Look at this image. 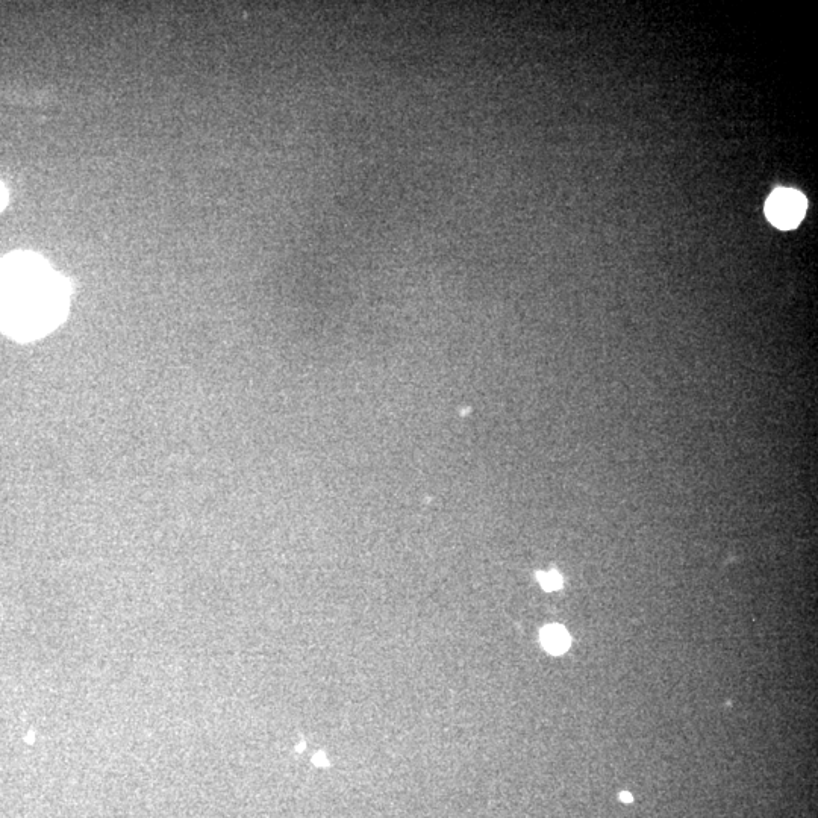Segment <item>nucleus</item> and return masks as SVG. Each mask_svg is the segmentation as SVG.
Instances as JSON below:
<instances>
[{
  "mask_svg": "<svg viewBox=\"0 0 818 818\" xmlns=\"http://www.w3.org/2000/svg\"><path fill=\"white\" fill-rule=\"evenodd\" d=\"M70 288L44 258L16 252L0 260V331L32 341L67 316Z\"/></svg>",
  "mask_w": 818,
  "mask_h": 818,
  "instance_id": "1",
  "label": "nucleus"
},
{
  "mask_svg": "<svg viewBox=\"0 0 818 818\" xmlns=\"http://www.w3.org/2000/svg\"><path fill=\"white\" fill-rule=\"evenodd\" d=\"M806 199L799 191L778 188L765 203L767 219L779 229H793L805 216Z\"/></svg>",
  "mask_w": 818,
  "mask_h": 818,
  "instance_id": "2",
  "label": "nucleus"
},
{
  "mask_svg": "<svg viewBox=\"0 0 818 818\" xmlns=\"http://www.w3.org/2000/svg\"><path fill=\"white\" fill-rule=\"evenodd\" d=\"M541 643L547 652L552 655H561L569 650L570 635L564 626L549 625L541 631Z\"/></svg>",
  "mask_w": 818,
  "mask_h": 818,
  "instance_id": "3",
  "label": "nucleus"
},
{
  "mask_svg": "<svg viewBox=\"0 0 818 818\" xmlns=\"http://www.w3.org/2000/svg\"><path fill=\"white\" fill-rule=\"evenodd\" d=\"M537 578L541 587L546 591H556L562 587V576L555 570H552V572H538Z\"/></svg>",
  "mask_w": 818,
  "mask_h": 818,
  "instance_id": "4",
  "label": "nucleus"
},
{
  "mask_svg": "<svg viewBox=\"0 0 818 818\" xmlns=\"http://www.w3.org/2000/svg\"><path fill=\"white\" fill-rule=\"evenodd\" d=\"M8 202V193L5 185L0 182V211L4 210Z\"/></svg>",
  "mask_w": 818,
  "mask_h": 818,
  "instance_id": "5",
  "label": "nucleus"
},
{
  "mask_svg": "<svg viewBox=\"0 0 818 818\" xmlns=\"http://www.w3.org/2000/svg\"><path fill=\"white\" fill-rule=\"evenodd\" d=\"M620 799H622V802H625V803H631L632 802L631 794L626 793V791H623V793H620Z\"/></svg>",
  "mask_w": 818,
  "mask_h": 818,
  "instance_id": "6",
  "label": "nucleus"
},
{
  "mask_svg": "<svg viewBox=\"0 0 818 818\" xmlns=\"http://www.w3.org/2000/svg\"><path fill=\"white\" fill-rule=\"evenodd\" d=\"M316 764L317 765H326V764H328V762H326V758H325V755H323V753H320V755H317Z\"/></svg>",
  "mask_w": 818,
  "mask_h": 818,
  "instance_id": "7",
  "label": "nucleus"
}]
</instances>
